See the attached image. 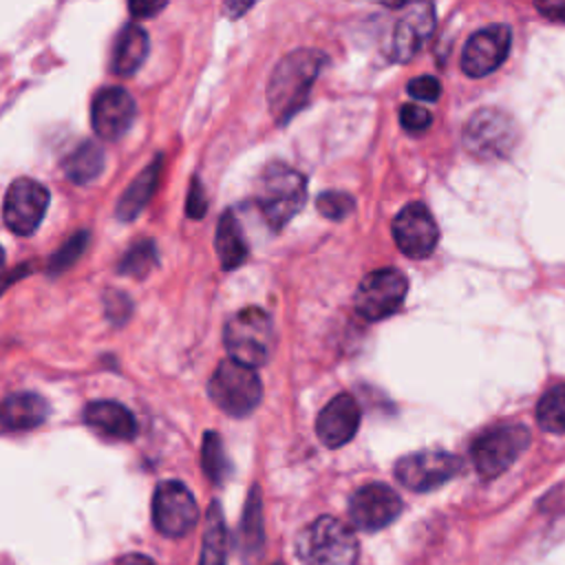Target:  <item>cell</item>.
Listing matches in <instances>:
<instances>
[{"label":"cell","instance_id":"obj_24","mask_svg":"<svg viewBox=\"0 0 565 565\" xmlns=\"http://www.w3.org/2000/svg\"><path fill=\"white\" fill-rule=\"evenodd\" d=\"M104 163L106 159H104L102 146L95 141H84L71 154H66V159L62 161V170L68 181L88 183L99 177V172L104 170Z\"/></svg>","mask_w":565,"mask_h":565},{"label":"cell","instance_id":"obj_18","mask_svg":"<svg viewBox=\"0 0 565 565\" xmlns=\"http://www.w3.org/2000/svg\"><path fill=\"white\" fill-rule=\"evenodd\" d=\"M84 422L104 437L132 439L137 435L135 415L119 402L97 399L84 408Z\"/></svg>","mask_w":565,"mask_h":565},{"label":"cell","instance_id":"obj_23","mask_svg":"<svg viewBox=\"0 0 565 565\" xmlns=\"http://www.w3.org/2000/svg\"><path fill=\"white\" fill-rule=\"evenodd\" d=\"M227 563V530L218 501H212L205 514L203 545L199 565H225Z\"/></svg>","mask_w":565,"mask_h":565},{"label":"cell","instance_id":"obj_26","mask_svg":"<svg viewBox=\"0 0 565 565\" xmlns=\"http://www.w3.org/2000/svg\"><path fill=\"white\" fill-rule=\"evenodd\" d=\"M536 422L543 430L565 433V384L552 386L536 404Z\"/></svg>","mask_w":565,"mask_h":565},{"label":"cell","instance_id":"obj_13","mask_svg":"<svg viewBox=\"0 0 565 565\" xmlns=\"http://www.w3.org/2000/svg\"><path fill=\"white\" fill-rule=\"evenodd\" d=\"M402 512L399 494L386 483H366L349 501V516L355 527L375 532L391 525Z\"/></svg>","mask_w":565,"mask_h":565},{"label":"cell","instance_id":"obj_8","mask_svg":"<svg viewBox=\"0 0 565 565\" xmlns=\"http://www.w3.org/2000/svg\"><path fill=\"white\" fill-rule=\"evenodd\" d=\"M408 291V280L399 269L386 267L366 274L355 289V311L375 322L395 313Z\"/></svg>","mask_w":565,"mask_h":565},{"label":"cell","instance_id":"obj_14","mask_svg":"<svg viewBox=\"0 0 565 565\" xmlns=\"http://www.w3.org/2000/svg\"><path fill=\"white\" fill-rule=\"evenodd\" d=\"M135 99L128 90L119 86H108L95 93L90 104L93 130L104 141L121 139L135 119Z\"/></svg>","mask_w":565,"mask_h":565},{"label":"cell","instance_id":"obj_32","mask_svg":"<svg viewBox=\"0 0 565 565\" xmlns=\"http://www.w3.org/2000/svg\"><path fill=\"white\" fill-rule=\"evenodd\" d=\"M406 90L419 102H437L441 95V84L433 75H419L408 82Z\"/></svg>","mask_w":565,"mask_h":565},{"label":"cell","instance_id":"obj_30","mask_svg":"<svg viewBox=\"0 0 565 565\" xmlns=\"http://www.w3.org/2000/svg\"><path fill=\"white\" fill-rule=\"evenodd\" d=\"M86 243H88V234H86L84 230L77 232V234H73V236L51 256V260H49V274H60V271L68 269V267L82 256Z\"/></svg>","mask_w":565,"mask_h":565},{"label":"cell","instance_id":"obj_25","mask_svg":"<svg viewBox=\"0 0 565 565\" xmlns=\"http://www.w3.org/2000/svg\"><path fill=\"white\" fill-rule=\"evenodd\" d=\"M238 545H241V554L245 561L258 558V554L263 550V510H260L258 488H252V492L247 497L243 521H241Z\"/></svg>","mask_w":565,"mask_h":565},{"label":"cell","instance_id":"obj_21","mask_svg":"<svg viewBox=\"0 0 565 565\" xmlns=\"http://www.w3.org/2000/svg\"><path fill=\"white\" fill-rule=\"evenodd\" d=\"M148 49L150 40L146 29H141L139 24L124 26L113 49V73L132 75L146 62Z\"/></svg>","mask_w":565,"mask_h":565},{"label":"cell","instance_id":"obj_22","mask_svg":"<svg viewBox=\"0 0 565 565\" xmlns=\"http://www.w3.org/2000/svg\"><path fill=\"white\" fill-rule=\"evenodd\" d=\"M214 243H216V254H218L221 267L225 271L241 267L245 263L247 254H249V247H247V241L243 236L241 223L236 221V216L232 212H225L218 218Z\"/></svg>","mask_w":565,"mask_h":565},{"label":"cell","instance_id":"obj_17","mask_svg":"<svg viewBox=\"0 0 565 565\" xmlns=\"http://www.w3.org/2000/svg\"><path fill=\"white\" fill-rule=\"evenodd\" d=\"M435 26V7L430 2H422L411 7L395 24L391 55L395 62H408L428 40Z\"/></svg>","mask_w":565,"mask_h":565},{"label":"cell","instance_id":"obj_28","mask_svg":"<svg viewBox=\"0 0 565 565\" xmlns=\"http://www.w3.org/2000/svg\"><path fill=\"white\" fill-rule=\"evenodd\" d=\"M157 260H159V254H157L154 241L143 238V241L135 243L126 252V256L119 260V274L130 276V278H146L154 269Z\"/></svg>","mask_w":565,"mask_h":565},{"label":"cell","instance_id":"obj_27","mask_svg":"<svg viewBox=\"0 0 565 565\" xmlns=\"http://www.w3.org/2000/svg\"><path fill=\"white\" fill-rule=\"evenodd\" d=\"M201 466H203V472L205 477L221 486L225 481V477L230 475V461L225 457V450H223V441L218 437V433L214 430H207L203 435V446H201Z\"/></svg>","mask_w":565,"mask_h":565},{"label":"cell","instance_id":"obj_16","mask_svg":"<svg viewBox=\"0 0 565 565\" xmlns=\"http://www.w3.org/2000/svg\"><path fill=\"white\" fill-rule=\"evenodd\" d=\"M360 426V406L349 393L335 395L318 415L316 433L327 448H340L355 435Z\"/></svg>","mask_w":565,"mask_h":565},{"label":"cell","instance_id":"obj_38","mask_svg":"<svg viewBox=\"0 0 565 565\" xmlns=\"http://www.w3.org/2000/svg\"><path fill=\"white\" fill-rule=\"evenodd\" d=\"M2 265H4V249L0 247V269H2Z\"/></svg>","mask_w":565,"mask_h":565},{"label":"cell","instance_id":"obj_35","mask_svg":"<svg viewBox=\"0 0 565 565\" xmlns=\"http://www.w3.org/2000/svg\"><path fill=\"white\" fill-rule=\"evenodd\" d=\"M536 9H539L543 15H547L550 20H561V22H565V2H550V4L541 2V4H536Z\"/></svg>","mask_w":565,"mask_h":565},{"label":"cell","instance_id":"obj_3","mask_svg":"<svg viewBox=\"0 0 565 565\" xmlns=\"http://www.w3.org/2000/svg\"><path fill=\"white\" fill-rule=\"evenodd\" d=\"M307 199V179L285 166V163H269L260 179L256 190V203L267 221V225L278 232L282 230L305 205Z\"/></svg>","mask_w":565,"mask_h":565},{"label":"cell","instance_id":"obj_20","mask_svg":"<svg viewBox=\"0 0 565 565\" xmlns=\"http://www.w3.org/2000/svg\"><path fill=\"white\" fill-rule=\"evenodd\" d=\"M161 154L154 157V161L150 166H146L135 179L132 183L124 190V194L117 201V218L119 221H132L139 216V212L148 205L152 192L157 190L159 183V174H161Z\"/></svg>","mask_w":565,"mask_h":565},{"label":"cell","instance_id":"obj_6","mask_svg":"<svg viewBox=\"0 0 565 565\" xmlns=\"http://www.w3.org/2000/svg\"><path fill=\"white\" fill-rule=\"evenodd\" d=\"M516 141V121L499 108H479L463 126V146L481 161L508 157Z\"/></svg>","mask_w":565,"mask_h":565},{"label":"cell","instance_id":"obj_5","mask_svg":"<svg viewBox=\"0 0 565 565\" xmlns=\"http://www.w3.org/2000/svg\"><path fill=\"white\" fill-rule=\"evenodd\" d=\"M210 399L232 417L249 415L263 397V384L254 369L223 360L207 382Z\"/></svg>","mask_w":565,"mask_h":565},{"label":"cell","instance_id":"obj_39","mask_svg":"<svg viewBox=\"0 0 565 565\" xmlns=\"http://www.w3.org/2000/svg\"><path fill=\"white\" fill-rule=\"evenodd\" d=\"M278 565H280V563H278Z\"/></svg>","mask_w":565,"mask_h":565},{"label":"cell","instance_id":"obj_33","mask_svg":"<svg viewBox=\"0 0 565 565\" xmlns=\"http://www.w3.org/2000/svg\"><path fill=\"white\" fill-rule=\"evenodd\" d=\"M207 210V201H205V192L199 179H192L190 183V192H188V203H185V212L192 218H201Z\"/></svg>","mask_w":565,"mask_h":565},{"label":"cell","instance_id":"obj_9","mask_svg":"<svg viewBox=\"0 0 565 565\" xmlns=\"http://www.w3.org/2000/svg\"><path fill=\"white\" fill-rule=\"evenodd\" d=\"M199 521V505L181 481H161L152 494V523L170 539L185 536Z\"/></svg>","mask_w":565,"mask_h":565},{"label":"cell","instance_id":"obj_4","mask_svg":"<svg viewBox=\"0 0 565 565\" xmlns=\"http://www.w3.org/2000/svg\"><path fill=\"white\" fill-rule=\"evenodd\" d=\"M223 342L230 360L249 369L267 364L274 351V327L269 316L258 307L241 309L227 320Z\"/></svg>","mask_w":565,"mask_h":565},{"label":"cell","instance_id":"obj_36","mask_svg":"<svg viewBox=\"0 0 565 565\" xmlns=\"http://www.w3.org/2000/svg\"><path fill=\"white\" fill-rule=\"evenodd\" d=\"M115 565H154V561L146 554H137V552H130V554H124Z\"/></svg>","mask_w":565,"mask_h":565},{"label":"cell","instance_id":"obj_7","mask_svg":"<svg viewBox=\"0 0 565 565\" xmlns=\"http://www.w3.org/2000/svg\"><path fill=\"white\" fill-rule=\"evenodd\" d=\"M530 430L521 424H501L486 430L470 448L472 463L483 479H494L505 472L516 457L527 448Z\"/></svg>","mask_w":565,"mask_h":565},{"label":"cell","instance_id":"obj_12","mask_svg":"<svg viewBox=\"0 0 565 565\" xmlns=\"http://www.w3.org/2000/svg\"><path fill=\"white\" fill-rule=\"evenodd\" d=\"M393 241L408 258H426L439 241V230L424 203H408L393 218Z\"/></svg>","mask_w":565,"mask_h":565},{"label":"cell","instance_id":"obj_15","mask_svg":"<svg viewBox=\"0 0 565 565\" xmlns=\"http://www.w3.org/2000/svg\"><path fill=\"white\" fill-rule=\"evenodd\" d=\"M512 33L505 24H490L470 35L461 53V71L468 77H483L508 57Z\"/></svg>","mask_w":565,"mask_h":565},{"label":"cell","instance_id":"obj_29","mask_svg":"<svg viewBox=\"0 0 565 565\" xmlns=\"http://www.w3.org/2000/svg\"><path fill=\"white\" fill-rule=\"evenodd\" d=\"M316 207L318 212L324 216V218H331V221H342L344 216H349L355 207V201L351 194L347 192H338V190H329V192H322L318 199H316Z\"/></svg>","mask_w":565,"mask_h":565},{"label":"cell","instance_id":"obj_11","mask_svg":"<svg viewBox=\"0 0 565 565\" xmlns=\"http://www.w3.org/2000/svg\"><path fill=\"white\" fill-rule=\"evenodd\" d=\"M49 190L29 177L15 179L7 194H4V205H2V216L7 227L18 234V236H29L33 234L49 207Z\"/></svg>","mask_w":565,"mask_h":565},{"label":"cell","instance_id":"obj_19","mask_svg":"<svg viewBox=\"0 0 565 565\" xmlns=\"http://www.w3.org/2000/svg\"><path fill=\"white\" fill-rule=\"evenodd\" d=\"M49 417V402L31 391L13 393L0 402V426L7 430H29Z\"/></svg>","mask_w":565,"mask_h":565},{"label":"cell","instance_id":"obj_2","mask_svg":"<svg viewBox=\"0 0 565 565\" xmlns=\"http://www.w3.org/2000/svg\"><path fill=\"white\" fill-rule=\"evenodd\" d=\"M302 565H355L360 545L353 530L335 516H318L296 536Z\"/></svg>","mask_w":565,"mask_h":565},{"label":"cell","instance_id":"obj_31","mask_svg":"<svg viewBox=\"0 0 565 565\" xmlns=\"http://www.w3.org/2000/svg\"><path fill=\"white\" fill-rule=\"evenodd\" d=\"M399 121L408 132H424L433 124V115L417 104H404L399 108Z\"/></svg>","mask_w":565,"mask_h":565},{"label":"cell","instance_id":"obj_10","mask_svg":"<svg viewBox=\"0 0 565 565\" xmlns=\"http://www.w3.org/2000/svg\"><path fill=\"white\" fill-rule=\"evenodd\" d=\"M461 472V459L446 450H419L395 463L397 481L415 492H428Z\"/></svg>","mask_w":565,"mask_h":565},{"label":"cell","instance_id":"obj_37","mask_svg":"<svg viewBox=\"0 0 565 565\" xmlns=\"http://www.w3.org/2000/svg\"><path fill=\"white\" fill-rule=\"evenodd\" d=\"M252 4L247 2V4H225V9L227 11H232V18H236V15H241L243 11H247Z\"/></svg>","mask_w":565,"mask_h":565},{"label":"cell","instance_id":"obj_1","mask_svg":"<svg viewBox=\"0 0 565 565\" xmlns=\"http://www.w3.org/2000/svg\"><path fill=\"white\" fill-rule=\"evenodd\" d=\"M324 64L327 55L316 49H298L276 64L267 84V104L280 126L307 104L309 90Z\"/></svg>","mask_w":565,"mask_h":565},{"label":"cell","instance_id":"obj_34","mask_svg":"<svg viewBox=\"0 0 565 565\" xmlns=\"http://www.w3.org/2000/svg\"><path fill=\"white\" fill-rule=\"evenodd\" d=\"M128 9L135 18H152L154 13L166 9V2H130Z\"/></svg>","mask_w":565,"mask_h":565}]
</instances>
